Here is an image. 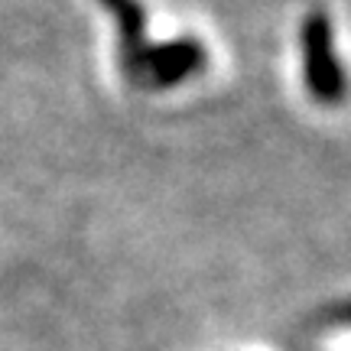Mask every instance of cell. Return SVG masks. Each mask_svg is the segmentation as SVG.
<instances>
[{"label": "cell", "mask_w": 351, "mask_h": 351, "mask_svg": "<svg viewBox=\"0 0 351 351\" xmlns=\"http://www.w3.org/2000/svg\"><path fill=\"white\" fill-rule=\"evenodd\" d=\"M98 3L108 10V16L117 26L121 72H124V78H130V72L143 59V52L150 49V43H147V3H140V0H98Z\"/></svg>", "instance_id": "obj_3"}, {"label": "cell", "mask_w": 351, "mask_h": 351, "mask_svg": "<svg viewBox=\"0 0 351 351\" xmlns=\"http://www.w3.org/2000/svg\"><path fill=\"white\" fill-rule=\"evenodd\" d=\"M300 52H302V82L315 104L335 108L348 98V75L335 49V26L322 7L302 16L300 23Z\"/></svg>", "instance_id": "obj_1"}, {"label": "cell", "mask_w": 351, "mask_h": 351, "mask_svg": "<svg viewBox=\"0 0 351 351\" xmlns=\"http://www.w3.org/2000/svg\"><path fill=\"white\" fill-rule=\"evenodd\" d=\"M205 65H208L205 43L199 36H192V33H182V36L169 39V43L150 46L127 82L137 88H150V91H169V88L182 85L189 78L202 75Z\"/></svg>", "instance_id": "obj_2"}]
</instances>
